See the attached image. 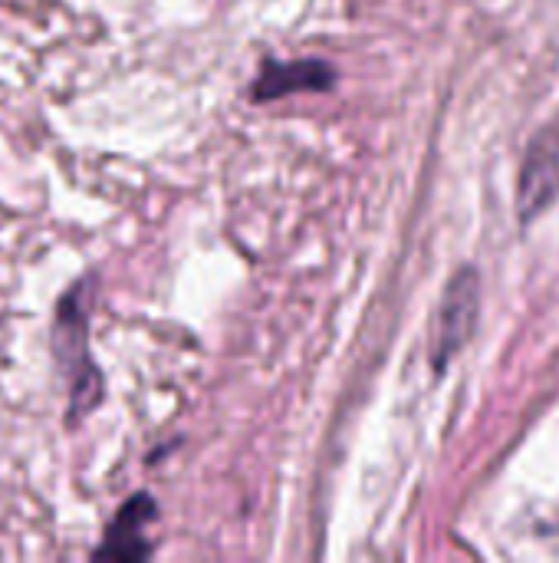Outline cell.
Returning <instances> with one entry per match:
<instances>
[{
  "label": "cell",
  "instance_id": "6da1fadb",
  "mask_svg": "<svg viewBox=\"0 0 559 563\" xmlns=\"http://www.w3.org/2000/svg\"><path fill=\"white\" fill-rule=\"evenodd\" d=\"M89 307L92 280H79L56 307L53 356L69 386V426L86 419L102 399V376L89 356Z\"/></svg>",
  "mask_w": 559,
  "mask_h": 563
},
{
  "label": "cell",
  "instance_id": "7a4b0ae2",
  "mask_svg": "<svg viewBox=\"0 0 559 563\" xmlns=\"http://www.w3.org/2000/svg\"><path fill=\"white\" fill-rule=\"evenodd\" d=\"M478 313H481V280L474 267H461L441 297L438 317H435V369H445L461 346L471 340L474 327H478Z\"/></svg>",
  "mask_w": 559,
  "mask_h": 563
},
{
  "label": "cell",
  "instance_id": "3957f363",
  "mask_svg": "<svg viewBox=\"0 0 559 563\" xmlns=\"http://www.w3.org/2000/svg\"><path fill=\"white\" fill-rule=\"evenodd\" d=\"M559 198V132H540L517 175V218L534 224Z\"/></svg>",
  "mask_w": 559,
  "mask_h": 563
},
{
  "label": "cell",
  "instance_id": "277c9868",
  "mask_svg": "<svg viewBox=\"0 0 559 563\" xmlns=\"http://www.w3.org/2000/svg\"><path fill=\"white\" fill-rule=\"evenodd\" d=\"M158 518V508L152 501V495H135L128 498L119 515L112 518V525L105 528V538L102 544L96 548V561H122L135 563L152 558V544L145 538L148 525H155Z\"/></svg>",
  "mask_w": 559,
  "mask_h": 563
},
{
  "label": "cell",
  "instance_id": "5b68a950",
  "mask_svg": "<svg viewBox=\"0 0 559 563\" xmlns=\"http://www.w3.org/2000/svg\"><path fill=\"white\" fill-rule=\"evenodd\" d=\"M333 86H336V69L323 59H297V63L267 59L250 86V99L273 102L290 92H326Z\"/></svg>",
  "mask_w": 559,
  "mask_h": 563
}]
</instances>
